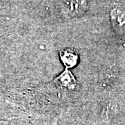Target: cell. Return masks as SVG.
Listing matches in <instances>:
<instances>
[{
  "label": "cell",
  "instance_id": "cell-1",
  "mask_svg": "<svg viewBox=\"0 0 125 125\" xmlns=\"http://www.w3.org/2000/svg\"><path fill=\"white\" fill-rule=\"evenodd\" d=\"M113 26L117 33L125 36V12L120 9H115L111 12Z\"/></svg>",
  "mask_w": 125,
  "mask_h": 125
},
{
  "label": "cell",
  "instance_id": "cell-2",
  "mask_svg": "<svg viewBox=\"0 0 125 125\" xmlns=\"http://www.w3.org/2000/svg\"><path fill=\"white\" fill-rule=\"evenodd\" d=\"M87 8L86 0H69L65 4V11L70 16H76L84 13Z\"/></svg>",
  "mask_w": 125,
  "mask_h": 125
},
{
  "label": "cell",
  "instance_id": "cell-3",
  "mask_svg": "<svg viewBox=\"0 0 125 125\" xmlns=\"http://www.w3.org/2000/svg\"><path fill=\"white\" fill-rule=\"evenodd\" d=\"M61 59L66 69L74 67L78 61V54L72 49H65L60 53Z\"/></svg>",
  "mask_w": 125,
  "mask_h": 125
},
{
  "label": "cell",
  "instance_id": "cell-4",
  "mask_svg": "<svg viewBox=\"0 0 125 125\" xmlns=\"http://www.w3.org/2000/svg\"><path fill=\"white\" fill-rule=\"evenodd\" d=\"M56 81L61 85L66 87L68 88H74L76 85V81L74 77L71 74V72L66 69L65 71L62 72V74L58 76L56 79Z\"/></svg>",
  "mask_w": 125,
  "mask_h": 125
}]
</instances>
